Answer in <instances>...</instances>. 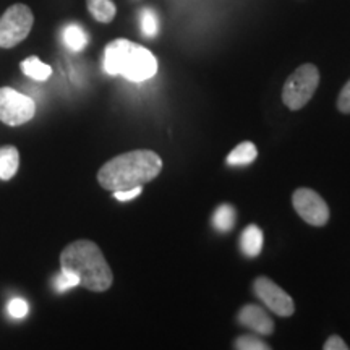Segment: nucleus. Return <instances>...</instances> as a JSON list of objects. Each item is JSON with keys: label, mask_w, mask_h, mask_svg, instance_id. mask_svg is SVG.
Wrapping results in <instances>:
<instances>
[{"label": "nucleus", "mask_w": 350, "mask_h": 350, "mask_svg": "<svg viewBox=\"0 0 350 350\" xmlns=\"http://www.w3.org/2000/svg\"><path fill=\"white\" fill-rule=\"evenodd\" d=\"M163 170V159L150 150H137L112 157L98 172L104 190H129L154 180Z\"/></svg>", "instance_id": "1"}, {"label": "nucleus", "mask_w": 350, "mask_h": 350, "mask_svg": "<svg viewBox=\"0 0 350 350\" xmlns=\"http://www.w3.org/2000/svg\"><path fill=\"white\" fill-rule=\"evenodd\" d=\"M60 266L73 273L83 286L91 292H106L112 286L113 274L104 253L94 242L80 239L72 242L60 253Z\"/></svg>", "instance_id": "2"}, {"label": "nucleus", "mask_w": 350, "mask_h": 350, "mask_svg": "<svg viewBox=\"0 0 350 350\" xmlns=\"http://www.w3.org/2000/svg\"><path fill=\"white\" fill-rule=\"evenodd\" d=\"M103 67L107 75H122L129 81L143 83L156 75L157 60L146 47L129 39H116L106 46Z\"/></svg>", "instance_id": "3"}, {"label": "nucleus", "mask_w": 350, "mask_h": 350, "mask_svg": "<svg viewBox=\"0 0 350 350\" xmlns=\"http://www.w3.org/2000/svg\"><path fill=\"white\" fill-rule=\"evenodd\" d=\"M319 85V72L312 64L301 65L287 78L282 90V100L291 111H300L313 98Z\"/></svg>", "instance_id": "4"}, {"label": "nucleus", "mask_w": 350, "mask_h": 350, "mask_svg": "<svg viewBox=\"0 0 350 350\" xmlns=\"http://www.w3.org/2000/svg\"><path fill=\"white\" fill-rule=\"evenodd\" d=\"M34 15L25 3H13L0 16V47L12 49L23 42L31 33Z\"/></svg>", "instance_id": "5"}, {"label": "nucleus", "mask_w": 350, "mask_h": 350, "mask_svg": "<svg viewBox=\"0 0 350 350\" xmlns=\"http://www.w3.org/2000/svg\"><path fill=\"white\" fill-rule=\"evenodd\" d=\"M36 116V103L29 96L13 88H0V122L8 126H20Z\"/></svg>", "instance_id": "6"}, {"label": "nucleus", "mask_w": 350, "mask_h": 350, "mask_svg": "<svg viewBox=\"0 0 350 350\" xmlns=\"http://www.w3.org/2000/svg\"><path fill=\"white\" fill-rule=\"evenodd\" d=\"M292 203L299 216L306 224L323 227L329 221L327 203L312 188H297L292 196Z\"/></svg>", "instance_id": "7"}, {"label": "nucleus", "mask_w": 350, "mask_h": 350, "mask_svg": "<svg viewBox=\"0 0 350 350\" xmlns=\"http://www.w3.org/2000/svg\"><path fill=\"white\" fill-rule=\"evenodd\" d=\"M253 291H255L258 299L268 306L271 312L278 314V317L288 318L294 314L295 305L292 297L274 281H271L269 278H265V275L258 278L253 282Z\"/></svg>", "instance_id": "8"}, {"label": "nucleus", "mask_w": 350, "mask_h": 350, "mask_svg": "<svg viewBox=\"0 0 350 350\" xmlns=\"http://www.w3.org/2000/svg\"><path fill=\"white\" fill-rule=\"evenodd\" d=\"M239 323L260 336H269L274 331V323L266 310L258 305H245L239 312Z\"/></svg>", "instance_id": "9"}, {"label": "nucleus", "mask_w": 350, "mask_h": 350, "mask_svg": "<svg viewBox=\"0 0 350 350\" xmlns=\"http://www.w3.org/2000/svg\"><path fill=\"white\" fill-rule=\"evenodd\" d=\"M20 152L15 146L7 144L0 148V180H12L18 172Z\"/></svg>", "instance_id": "10"}, {"label": "nucleus", "mask_w": 350, "mask_h": 350, "mask_svg": "<svg viewBox=\"0 0 350 350\" xmlns=\"http://www.w3.org/2000/svg\"><path fill=\"white\" fill-rule=\"evenodd\" d=\"M240 248L243 255L248 258H255L262 250V232L258 226L250 224L242 232L240 237Z\"/></svg>", "instance_id": "11"}, {"label": "nucleus", "mask_w": 350, "mask_h": 350, "mask_svg": "<svg viewBox=\"0 0 350 350\" xmlns=\"http://www.w3.org/2000/svg\"><path fill=\"white\" fill-rule=\"evenodd\" d=\"M20 68L26 77L33 78V80H36V81H46V80H49L52 75L51 65L41 62V60H39V57H34V55L25 59L23 62L20 64Z\"/></svg>", "instance_id": "12"}, {"label": "nucleus", "mask_w": 350, "mask_h": 350, "mask_svg": "<svg viewBox=\"0 0 350 350\" xmlns=\"http://www.w3.org/2000/svg\"><path fill=\"white\" fill-rule=\"evenodd\" d=\"M256 156H258V151L255 144L252 142H243L229 152V156H227V164L247 165V164H252L253 161L256 159Z\"/></svg>", "instance_id": "13"}, {"label": "nucleus", "mask_w": 350, "mask_h": 350, "mask_svg": "<svg viewBox=\"0 0 350 350\" xmlns=\"http://www.w3.org/2000/svg\"><path fill=\"white\" fill-rule=\"evenodd\" d=\"M86 5L93 18L99 23H111L117 13L112 0H86Z\"/></svg>", "instance_id": "14"}, {"label": "nucleus", "mask_w": 350, "mask_h": 350, "mask_svg": "<svg viewBox=\"0 0 350 350\" xmlns=\"http://www.w3.org/2000/svg\"><path fill=\"white\" fill-rule=\"evenodd\" d=\"M64 42L70 51L81 52L88 46V34L80 25L70 23L64 29Z\"/></svg>", "instance_id": "15"}, {"label": "nucleus", "mask_w": 350, "mask_h": 350, "mask_svg": "<svg viewBox=\"0 0 350 350\" xmlns=\"http://www.w3.org/2000/svg\"><path fill=\"white\" fill-rule=\"evenodd\" d=\"M235 221H237V213L230 204H221L213 214V226L219 232H229L234 229Z\"/></svg>", "instance_id": "16"}, {"label": "nucleus", "mask_w": 350, "mask_h": 350, "mask_svg": "<svg viewBox=\"0 0 350 350\" xmlns=\"http://www.w3.org/2000/svg\"><path fill=\"white\" fill-rule=\"evenodd\" d=\"M142 31L143 36L154 38L157 31H159V21H157V15L151 8H144L142 12Z\"/></svg>", "instance_id": "17"}, {"label": "nucleus", "mask_w": 350, "mask_h": 350, "mask_svg": "<svg viewBox=\"0 0 350 350\" xmlns=\"http://www.w3.org/2000/svg\"><path fill=\"white\" fill-rule=\"evenodd\" d=\"M234 347L239 350H269L271 349L265 340H261L260 338H256V336H250V334L240 336L239 339H235Z\"/></svg>", "instance_id": "18"}, {"label": "nucleus", "mask_w": 350, "mask_h": 350, "mask_svg": "<svg viewBox=\"0 0 350 350\" xmlns=\"http://www.w3.org/2000/svg\"><path fill=\"white\" fill-rule=\"evenodd\" d=\"M80 286V281L73 273H68V271H60V274L57 275L54 281V287L59 294H64V292L70 291V288Z\"/></svg>", "instance_id": "19"}, {"label": "nucleus", "mask_w": 350, "mask_h": 350, "mask_svg": "<svg viewBox=\"0 0 350 350\" xmlns=\"http://www.w3.org/2000/svg\"><path fill=\"white\" fill-rule=\"evenodd\" d=\"M7 310H8V314H10L12 318L21 319L28 314L29 305H28V301L23 299H12L10 301H8Z\"/></svg>", "instance_id": "20"}, {"label": "nucleus", "mask_w": 350, "mask_h": 350, "mask_svg": "<svg viewBox=\"0 0 350 350\" xmlns=\"http://www.w3.org/2000/svg\"><path fill=\"white\" fill-rule=\"evenodd\" d=\"M338 109L342 113H350V80L340 90L338 98Z\"/></svg>", "instance_id": "21"}, {"label": "nucleus", "mask_w": 350, "mask_h": 350, "mask_svg": "<svg viewBox=\"0 0 350 350\" xmlns=\"http://www.w3.org/2000/svg\"><path fill=\"white\" fill-rule=\"evenodd\" d=\"M142 190H143L142 187L129 188V190H117V191H113V196H116V200L125 203V201H131V200L137 198V196L142 195Z\"/></svg>", "instance_id": "22"}, {"label": "nucleus", "mask_w": 350, "mask_h": 350, "mask_svg": "<svg viewBox=\"0 0 350 350\" xmlns=\"http://www.w3.org/2000/svg\"><path fill=\"white\" fill-rule=\"evenodd\" d=\"M323 347H325V350H347L349 345L345 344V340L342 338H339V336H331Z\"/></svg>", "instance_id": "23"}]
</instances>
